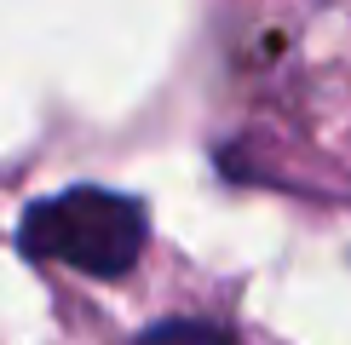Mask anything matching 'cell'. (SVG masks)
Wrapping results in <instances>:
<instances>
[{
    "mask_svg": "<svg viewBox=\"0 0 351 345\" xmlns=\"http://www.w3.org/2000/svg\"><path fill=\"white\" fill-rule=\"evenodd\" d=\"M18 248L35 259H58L86 277H127L144 253V207L133 196L75 184L64 196H47L23 213Z\"/></svg>",
    "mask_w": 351,
    "mask_h": 345,
    "instance_id": "obj_1",
    "label": "cell"
},
{
    "mask_svg": "<svg viewBox=\"0 0 351 345\" xmlns=\"http://www.w3.org/2000/svg\"><path fill=\"white\" fill-rule=\"evenodd\" d=\"M133 345H237L219 322H202V316H167V322L144 328Z\"/></svg>",
    "mask_w": 351,
    "mask_h": 345,
    "instance_id": "obj_2",
    "label": "cell"
}]
</instances>
